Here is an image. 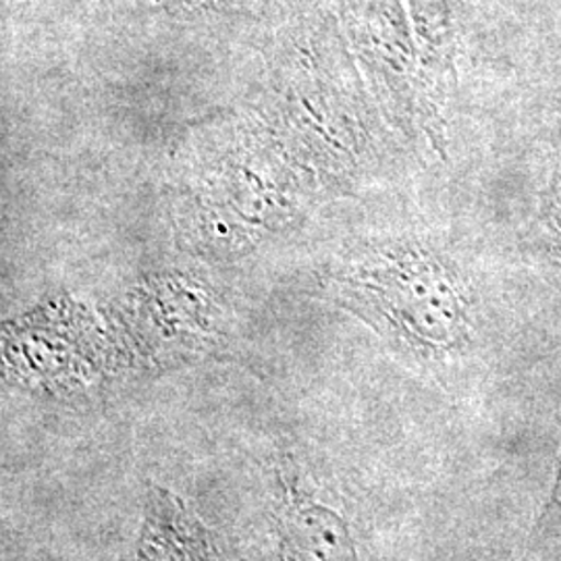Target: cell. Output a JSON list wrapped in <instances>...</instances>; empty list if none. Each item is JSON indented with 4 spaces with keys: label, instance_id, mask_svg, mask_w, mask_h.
I'll return each mask as SVG.
<instances>
[{
    "label": "cell",
    "instance_id": "obj_1",
    "mask_svg": "<svg viewBox=\"0 0 561 561\" xmlns=\"http://www.w3.org/2000/svg\"><path fill=\"white\" fill-rule=\"evenodd\" d=\"M354 287L362 310L412 347L445 352L466 340L468 304L460 283L428 254H389L366 266Z\"/></svg>",
    "mask_w": 561,
    "mask_h": 561
},
{
    "label": "cell",
    "instance_id": "obj_2",
    "mask_svg": "<svg viewBox=\"0 0 561 561\" xmlns=\"http://www.w3.org/2000/svg\"><path fill=\"white\" fill-rule=\"evenodd\" d=\"M275 533L279 561H360L343 516L287 470L277 472Z\"/></svg>",
    "mask_w": 561,
    "mask_h": 561
},
{
    "label": "cell",
    "instance_id": "obj_3",
    "mask_svg": "<svg viewBox=\"0 0 561 561\" xmlns=\"http://www.w3.org/2000/svg\"><path fill=\"white\" fill-rule=\"evenodd\" d=\"M123 561H217L208 530L181 500L152 486L134 551Z\"/></svg>",
    "mask_w": 561,
    "mask_h": 561
},
{
    "label": "cell",
    "instance_id": "obj_4",
    "mask_svg": "<svg viewBox=\"0 0 561 561\" xmlns=\"http://www.w3.org/2000/svg\"><path fill=\"white\" fill-rule=\"evenodd\" d=\"M545 250L549 261L561 271V162L551 181L545 210Z\"/></svg>",
    "mask_w": 561,
    "mask_h": 561
}]
</instances>
